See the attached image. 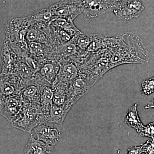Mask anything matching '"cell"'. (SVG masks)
<instances>
[{"label": "cell", "mask_w": 154, "mask_h": 154, "mask_svg": "<svg viewBox=\"0 0 154 154\" xmlns=\"http://www.w3.org/2000/svg\"><path fill=\"white\" fill-rule=\"evenodd\" d=\"M28 44L29 53L41 65L49 60L53 46L35 42H28Z\"/></svg>", "instance_id": "cell-16"}, {"label": "cell", "mask_w": 154, "mask_h": 154, "mask_svg": "<svg viewBox=\"0 0 154 154\" xmlns=\"http://www.w3.org/2000/svg\"><path fill=\"white\" fill-rule=\"evenodd\" d=\"M50 25L45 26L32 23L26 35L27 42H35L54 47V43Z\"/></svg>", "instance_id": "cell-11"}, {"label": "cell", "mask_w": 154, "mask_h": 154, "mask_svg": "<svg viewBox=\"0 0 154 154\" xmlns=\"http://www.w3.org/2000/svg\"><path fill=\"white\" fill-rule=\"evenodd\" d=\"M70 109L64 105L58 106L53 104L47 115H38L39 123L48 122L63 126L66 116Z\"/></svg>", "instance_id": "cell-15"}, {"label": "cell", "mask_w": 154, "mask_h": 154, "mask_svg": "<svg viewBox=\"0 0 154 154\" xmlns=\"http://www.w3.org/2000/svg\"><path fill=\"white\" fill-rule=\"evenodd\" d=\"M112 11L116 10L131 0H109Z\"/></svg>", "instance_id": "cell-29"}, {"label": "cell", "mask_w": 154, "mask_h": 154, "mask_svg": "<svg viewBox=\"0 0 154 154\" xmlns=\"http://www.w3.org/2000/svg\"><path fill=\"white\" fill-rule=\"evenodd\" d=\"M0 143H1V141H0Z\"/></svg>", "instance_id": "cell-34"}, {"label": "cell", "mask_w": 154, "mask_h": 154, "mask_svg": "<svg viewBox=\"0 0 154 154\" xmlns=\"http://www.w3.org/2000/svg\"><path fill=\"white\" fill-rule=\"evenodd\" d=\"M54 146L30 136L25 146V154H52Z\"/></svg>", "instance_id": "cell-18"}, {"label": "cell", "mask_w": 154, "mask_h": 154, "mask_svg": "<svg viewBox=\"0 0 154 154\" xmlns=\"http://www.w3.org/2000/svg\"><path fill=\"white\" fill-rule=\"evenodd\" d=\"M45 87V86L31 85L23 88L20 95L24 104L39 106L42 93Z\"/></svg>", "instance_id": "cell-17"}, {"label": "cell", "mask_w": 154, "mask_h": 154, "mask_svg": "<svg viewBox=\"0 0 154 154\" xmlns=\"http://www.w3.org/2000/svg\"><path fill=\"white\" fill-rule=\"evenodd\" d=\"M83 9L86 19L100 18L107 12L112 11L109 0H78Z\"/></svg>", "instance_id": "cell-8"}, {"label": "cell", "mask_w": 154, "mask_h": 154, "mask_svg": "<svg viewBox=\"0 0 154 154\" xmlns=\"http://www.w3.org/2000/svg\"><path fill=\"white\" fill-rule=\"evenodd\" d=\"M59 64L54 61H48L41 65L38 73L50 84L54 82L59 70Z\"/></svg>", "instance_id": "cell-19"}, {"label": "cell", "mask_w": 154, "mask_h": 154, "mask_svg": "<svg viewBox=\"0 0 154 154\" xmlns=\"http://www.w3.org/2000/svg\"><path fill=\"white\" fill-rule=\"evenodd\" d=\"M30 16L11 18L6 23L5 40L19 57L23 58L29 53L26 37L32 25Z\"/></svg>", "instance_id": "cell-2"}, {"label": "cell", "mask_w": 154, "mask_h": 154, "mask_svg": "<svg viewBox=\"0 0 154 154\" xmlns=\"http://www.w3.org/2000/svg\"><path fill=\"white\" fill-rule=\"evenodd\" d=\"M149 108H154V99H152L148 105L145 106V109H148Z\"/></svg>", "instance_id": "cell-31"}, {"label": "cell", "mask_w": 154, "mask_h": 154, "mask_svg": "<svg viewBox=\"0 0 154 154\" xmlns=\"http://www.w3.org/2000/svg\"><path fill=\"white\" fill-rule=\"evenodd\" d=\"M142 94L149 95L154 92V76L143 81L140 89Z\"/></svg>", "instance_id": "cell-26"}, {"label": "cell", "mask_w": 154, "mask_h": 154, "mask_svg": "<svg viewBox=\"0 0 154 154\" xmlns=\"http://www.w3.org/2000/svg\"><path fill=\"white\" fill-rule=\"evenodd\" d=\"M39 106L24 104L22 109L14 117L11 123L12 126L30 134L39 123Z\"/></svg>", "instance_id": "cell-4"}, {"label": "cell", "mask_w": 154, "mask_h": 154, "mask_svg": "<svg viewBox=\"0 0 154 154\" xmlns=\"http://www.w3.org/2000/svg\"><path fill=\"white\" fill-rule=\"evenodd\" d=\"M49 8L54 19L63 18L73 22L83 12L82 7L79 2L59 1L50 6Z\"/></svg>", "instance_id": "cell-7"}, {"label": "cell", "mask_w": 154, "mask_h": 154, "mask_svg": "<svg viewBox=\"0 0 154 154\" xmlns=\"http://www.w3.org/2000/svg\"><path fill=\"white\" fill-rule=\"evenodd\" d=\"M59 70L57 76L51 85L60 84L68 85L79 74V68L72 62H63L59 63Z\"/></svg>", "instance_id": "cell-14"}, {"label": "cell", "mask_w": 154, "mask_h": 154, "mask_svg": "<svg viewBox=\"0 0 154 154\" xmlns=\"http://www.w3.org/2000/svg\"><path fill=\"white\" fill-rule=\"evenodd\" d=\"M139 135L146 137L154 139V122H151L147 125H143L137 131Z\"/></svg>", "instance_id": "cell-27"}, {"label": "cell", "mask_w": 154, "mask_h": 154, "mask_svg": "<svg viewBox=\"0 0 154 154\" xmlns=\"http://www.w3.org/2000/svg\"><path fill=\"white\" fill-rule=\"evenodd\" d=\"M21 60V58L5 40L0 55L2 72L5 74H16Z\"/></svg>", "instance_id": "cell-10"}, {"label": "cell", "mask_w": 154, "mask_h": 154, "mask_svg": "<svg viewBox=\"0 0 154 154\" xmlns=\"http://www.w3.org/2000/svg\"><path fill=\"white\" fill-rule=\"evenodd\" d=\"M125 122L137 131L143 125L139 116L137 104H134L128 109L125 116Z\"/></svg>", "instance_id": "cell-23"}, {"label": "cell", "mask_w": 154, "mask_h": 154, "mask_svg": "<svg viewBox=\"0 0 154 154\" xmlns=\"http://www.w3.org/2000/svg\"><path fill=\"white\" fill-rule=\"evenodd\" d=\"M51 26L66 31L72 37L78 36L82 32L76 27L73 21L63 18H57L53 21Z\"/></svg>", "instance_id": "cell-20"}, {"label": "cell", "mask_w": 154, "mask_h": 154, "mask_svg": "<svg viewBox=\"0 0 154 154\" xmlns=\"http://www.w3.org/2000/svg\"><path fill=\"white\" fill-rule=\"evenodd\" d=\"M141 146L145 154H154V139L149 140Z\"/></svg>", "instance_id": "cell-28"}, {"label": "cell", "mask_w": 154, "mask_h": 154, "mask_svg": "<svg viewBox=\"0 0 154 154\" xmlns=\"http://www.w3.org/2000/svg\"><path fill=\"white\" fill-rule=\"evenodd\" d=\"M60 1H64V2H76L75 0H60Z\"/></svg>", "instance_id": "cell-32"}, {"label": "cell", "mask_w": 154, "mask_h": 154, "mask_svg": "<svg viewBox=\"0 0 154 154\" xmlns=\"http://www.w3.org/2000/svg\"><path fill=\"white\" fill-rule=\"evenodd\" d=\"M111 67L124 64H144L149 62V52L143 41L137 35L127 33L110 37Z\"/></svg>", "instance_id": "cell-1"}, {"label": "cell", "mask_w": 154, "mask_h": 154, "mask_svg": "<svg viewBox=\"0 0 154 154\" xmlns=\"http://www.w3.org/2000/svg\"><path fill=\"white\" fill-rule=\"evenodd\" d=\"M144 9L141 0H131L113 12L118 19L127 21L138 18Z\"/></svg>", "instance_id": "cell-13"}, {"label": "cell", "mask_w": 154, "mask_h": 154, "mask_svg": "<svg viewBox=\"0 0 154 154\" xmlns=\"http://www.w3.org/2000/svg\"><path fill=\"white\" fill-rule=\"evenodd\" d=\"M143 153L141 146H135L130 147L128 149L127 154H142Z\"/></svg>", "instance_id": "cell-30"}, {"label": "cell", "mask_w": 154, "mask_h": 154, "mask_svg": "<svg viewBox=\"0 0 154 154\" xmlns=\"http://www.w3.org/2000/svg\"><path fill=\"white\" fill-rule=\"evenodd\" d=\"M76 2H77V0H76Z\"/></svg>", "instance_id": "cell-33"}, {"label": "cell", "mask_w": 154, "mask_h": 154, "mask_svg": "<svg viewBox=\"0 0 154 154\" xmlns=\"http://www.w3.org/2000/svg\"><path fill=\"white\" fill-rule=\"evenodd\" d=\"M24 105L20 94L7 97L0 101V113L10 122L20 112Z\"/></svg>", "instance_id": "cell-12"}, {"label": "cell", "mask_w": 154, "mask_h": 154, "mask_svg": "<svg viewBox=\"0 0 154 154\" xmlns=\"http://www.w3.org/2000/svg\"><path fill=\"white\" fill-rule=\"evenodd\" d=\"M21 59L25 62L34 73H38L41 65L30 53L25 56V57Z\"/></svg>", "instance_id": "cell-25"}, {"label": "cell", "mask_w": 154, "mask_h": 154, "mask_svg": "<svg viewBox=\"0 0 154 154\" xmlns=\"http://www.w3.org/2000/svg\"><path fill=\"white\" fill-rule=\"evenodd\" d=\"M91 88L86 77L79 72V76L69 84L64 105L71 108L74 104L89 92Z\"/></svg>", "instance_id": "cell-6"}, {"label": "cell", "mask_w": 154, "mask_h": 154, "mask_svg": "<svg viewBox=\"0 0 154 154\" xmlns=\"http://www.w3.org/2000/svg\"><path fill=\"white\" fill-rule=\"evenodd\" d=\"M92 39L86 51L89 53H94L101 50L107 48L109 38L100 34H91Z\"/></svg>", "instance_id": "cell-22"}, {"label": "cell", "mask_w": 154, "mask_h": 154, "mask_svg": "<svg viewBox=\"0 0 154 154\" xmlns=\"http://www.w3.org/2000/svg\"><path fill=\"white\" fill-rule=\"evenodd\" d=\"M110 56V49L105 48L94 53H90L84 62L78 66L80 72L86 77L91 88L112 69Z\"/></svg>", "instance_id": "cell-3"}, {"label": "cell", "mask_w": 154, "mask_h": 154, "mask_svg": "<svg viewBox=\"0 0 154 154\" xmlns=\"http://www.w3.org/2000/svg\"><path fill=\"white\" fill-rule=\"evenodd\" d=\"M63 126L53 123H40L30 132V136L54 147L61 138Z\"/></svg>", "instance_id": "cell-5"}, {"label": "cell", "mask_w": 154, "mask_h": 154, "mask_svg": "<svg viewBox=\"0 0 154 154\" xmlns=\"http://www.w3.org/2000/svg\"><path fill=\"white\" fill-rule=\"evenodd\" d=\"M23 88V82L18 75L0 73V101L9 96L20 94Z\"/></svg>", "instance_id": "cell-9"}, {"label": "cell", "mask_w": 154, "mask_h": 154, "mask_svg": "<svg viewBox=\"0 0 154 154\" xmlns=\"http://www.w3.org/2000/svg\"><path fill=\"white\" fill-rule=\"evenodd\" d=\"M74 37L77 47L82 50L86 51L92 39L91 34H85L82 32Z\"/></svg>", "instance_id": "cell-24"}, {"label": "cell", "mask_w": 154, "mask_h": 154, "mask_svg": "<svg viewBox=\"0 0 154 154\" xmlns=\"http://www.w3.org/2000/svg\"><path fill=\"white\" fill-rule=\"evenodd\" d=\"M32 23L50 26L55 20L49 8L42 9L30 15Z\"/></svg>", "instance_id": "cell-21"}]
</instances>
